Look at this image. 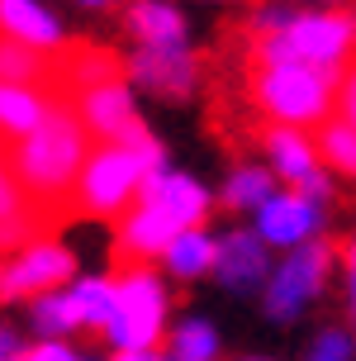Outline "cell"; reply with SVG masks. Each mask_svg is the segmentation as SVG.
<instances>
[{
    "instance_id": "obj_1",
    "label": "cell",
    "mask_w": 356,
    "mask_h": 361,
    "mask_svg": "<svg viewBox=\"0 0 356 361\" xmlns=\"http://www.w3.org/2000/svg\"><path fill=\"white\" fill-rule=\"evenodd\" d=\"M0 152H5L10 176L19 180L24 200L38 214H53L57 204H71V180H76V171L90 152V133L76 119L71 100L53 95V105L38 119V128H29L19 143L0 147Z\"/></svg>"
},
{
    "instance_id": "obj_2",
    "label": "cell",
    "mask_w": 356,
    "mask_h": 361,
    "mask_svg": "<svg viewBox=\"0 0 356 361\" xmlns=\"http://www.w3.org/2000/svg\"><path fill=\"white\" fill-rule=\"evenodd\" d=\"M152 171H166L161 143H142V147L100 143L86 152V162H81V171L71 180V204L95 219H119Z\"/></svg>"
},
{
    "instance_id": "obj_3",
    "label": "cell",
    "mask_w": 356,
    "mask_h": 361,
    "mask_svg": "<svg viewBox=\"0 0 356 361\" xmlns=\"http://www.w3.org/2000/svg\"><path fill=\"white\" fill-rule=\"evenodd\" d=\"M342 72L304 62H252V105L281 128H319L338 105Z\"/></svg>"
},
{
    "instance_id": "obj_4",
    "label": "cell",
    "mask_w": 356,
    "mask_h": 361,
    "mask_svg": "<svg viewBox=\"0 0 356 361\" xmlns=\"http://www.w3.org/2000/svg\"><path fill=\"white\" fill-rule=\"evenodd\" d=\"M352 48V15H295L281 34L257 38L252 62H304V67H323V72H342Z\"/></svg>"
},
{
    "instance_id": "obj_5",
    "label": "cell",
    "mask_w": 356,
    "mask_h": 361,
    "mask_svg": "<svg viewBox=\"0 0 356 361\" xmlns=\"http://www.w3.org/2000/svg\"><path fill=\"white\" fill-rule=\"evenodd\" d=\"M161 333H166V286L147 262L124 267V276L114 281V314L105 324V338L114 347H157Z\"/></svg>"
},
{
    "instance_id": "obj_6",
    "label": "cell",
    "mask_w": 356,
    "mask_h": 361,
    "mask_svg": "<svg viewBox=\"0 0 356 361\" xmlns=\"http://www.w3.org/2000/svg\"><path fill=\"white\" fill-rule=\"evenodd\" d=\"M328 262H333V247L309 238L300 247H290V257L262 281V300H266V314L276 324H295L304 309H309V300L323 290Z\"/></svg>"
},
{
    "instance_id": "obj_7",
    "label": "cell",
    "mask_w": 356,
    "mask_h": 361,
    "mask_svg": "<svg viewBox=\"0 0 356 361\" xmlns=\"http://www.w3.org/2000/svg\"><path fill=\"white\" fill-rule=\"evenodd\" d=\"M71 109H76V119L86 124V133L100 138V143H124V147L157 143V138L147 133V124L138 119V105H133V90H128L124 76H109L100 86L71 95Z\"/></svg>"
},
{
    "instance_id": "obj_8",
    "label": "cell",
    "mask_w": 356,
    "mask_h": 361,
    "mask_svg": "<svg viewBox=\"0 0 356 361\" xmlns=\"http://www.w3.org/2000/svg\"><path fill=\"white\" fill-rule=\"evenodd\" d=\"M76 276V257L53 243V238H29L24 247H15V257L0 267V295L5 300H34L48 290H62Z\"/></svg>"
},
{
    "instance_id": "obj_9",
    "label": "cell",
    "mask_w": 356,
    "mask_h": 361,
    "mask_svg": "<svg viewBox=\"0 0 356 361\" xmlns=\"http://www.w3.org/2000/svg\"><path fill=\"white\" fill-rule=\"evenodd\" d=\"M133 200L152 204L176 233L180 228H204V219H209V209H214L209 190H204L195 176H180V171H152V176L138 185Z\"/></svg>"
},
{
    "instance_id": "obj_10",
    "label": "cell",
    "mask_w": 356,
    "mask_h": 361,
    "mask_svg": "<svg viewBox=\"0 0 356 361\" xmlns=\"http://www.w3.org/2000/svg\"><path fill=\"white\" fill-rule=\"evenodd\" d=\"M266 152H271V171L285 176L300 195L319 200V204L333 195V185H328V176H323L319 152H314V138H309L304 128H281L276 124L266 133Z\"/></svg>"
},
{
    "instance_id": "obj_11",
    "label": "cell",
    "mask_w": 356,
    "mask_h": 361,
    "mask_svg": "<svg viewBox=\"0 0 356 361\" xmlns=\"http://www.w3.org/2000/svg\"><path fill=\"white\" fill-rule=\"evenodd\" d=\"M319 228H323V204L300 195V190H285V195H271L266 204H257V238L266 247H300Z\"/></svg>"
},
{
    "instance_id": "obj_12",
    "label": "cell",
    "mask_w": 356,
    "mask_h": 361,
    "mask_svg": "<svg viewBox=\"0 0 356 361\" xmlns=\"http://www.w3.org/2000/svg\"><path fill=\"white\" fill-rule=\"evenodd\" d=\"M128 76H133L142 90H152V95L180 100V95L195 90L200 62H195V53H190V43H185V48H138V53L128 57Z\"/></svg>"
},
{
    "instance_id": "obj_13",
    "label": "cell",
    "mask_w": 356,
    "mask_h": 361,
    "mask_svg": "<svg viewBox=\"0 0 356 361\" xmlns=\"http://www.w3.org/2000/svg\"><path fill=\"white\" fill-rule=\"evenodd\" d=\"M109 76H119V57L105 53V48H95V43H76V48L48 53V76H43V81H53L57 95L71 100V95L100 86Z\"/></svg>"
},
{
    "instance_id": "obj_14",
    "label": "cell",
    "mask_w": 356,
    "mask_h": 361,
    "mask_svg": "<svg viewBox=\"0 0 356 361\" xmlns=\"http://www.w3.org/2000/svg\"><path fill=\"white\" fill-rule=\"evenodd\" d=\"M214 276L228 290H257L271 276V252L257 233H228L214 243Z\"/></svg>"
},
{
    "instance_id": "obj_15",
    "label": "cell",
    "mask_w": 356,
    "mask_h": 361,
    "mask_svg": "<svg viewBox=\"0 0 356 361\" xmlns=\"http://www.w3.org/2000/svg\"><path fill=\"white\" fill-rule=\"evenodd\" d=\"M0 34L24 43V48H34V53L62 48V24L38 0H0Z\"/></svg>"
},
{
    "instance_id": "obj_16",
    "label": "cell",
    "mask_w": 356,
    "mask_h": 361,
    "mask_svg": "<svg viewBox=\"0 0 356 361\" xmlns=\"http://www.w3.org/2000/svg\"><path fill=\"white\" fill-rule=\"evenodd\" d=\"M128 34L138 38V48H185V15L166 0H133L128 5Z\"/></svg>"
},
{
    "instance_id": "obj_17",
    "label": "cell",
    "mask_w": 356,
    "mask_h": 361,
    "mask_svg": "<svg viewBox=\"0 0 356 361\" xmlns=\"http://www.w3.org/2000/svg\"><path fill=\"white\" fill-rule=\"evenodd\" d=\"M48 105H53V95L38 90L34 81H0V147L19 143L29 128H38Z\"/></svg>"
},
{
    "instance_id": "obj_18",
    "label": "cell",
    "mask_w": 356,
    "mask_h": 361,
    "mask_svg": "<svg viewBox=\"0 0 356 361\" xmlns=\"http://www.w3.org/2000/svg\"><path fill=\"white\" fill-rule=\"evenodd\" d=\"M157 257H161V267H166V276L195 281V276H204L214 267V238L204 228H180V233L166 238V247Z\"/></svg>"
},
{
    "instance_id": "obj_19",
    "label": "cell",
    "mask_w": 356,
    "mask_h": 361,
    "mask_svg": "<svg viewBox=\"0 0 356 361\" xmlns=\"http://www.w3.org/2000/svg\"><path fill=\"white\" fill-rule=\"evenodd\" d=\"M34 328L43 343H62L71 338L81 319H76V305H71V290H48V295H34Z\"/></svg>"
},
{
    "instance_id": "obj_20",
    "label": "cell",
    "mask_w": 356,
    "mask_h": 361,
    "mask_svg": "<svg viewBox=\"0 0 356 361\" xmlns=\"http://www.w3.org/2000/svg\"><path fill=\"white\" fill-rule=\"evenodd\" d=\"M71 305H76V319L90 333H105L109 314H114V276H86L71 286Z\"/></svg>"
},
{
    "instance_id": "obj_21",
    "label": "cell",
    "mask_w": 356,
    "mask_h": 361,
    "mask_svg": "<svg viewBox=\"0 0 356 361\" xmlns=\"http://www.w3.org/2000/svg\"><path fill=\"white\" fill-rule=\"evenodd\" d=\"M314 152H319V162H323V166H333V171H342V176H352V166H356L352 119H347V114H328V119L319 124Z\"/></svg>"
},
{
    "instance_id": "obj_22",
    "label": "cell",
    "mask_w": 356,
    "mask_h": 361,
    "mask_svg": "<svg viewBox=\"0 0 356 361\" xmlns=\"http://www.w3.org/2000/svg\"><path fill=\"white\" fill-rule=\"evenodd\" d=\"M276 195V171L271 166H233L228 185H223V204L228 209H257Z\"/></svg>"
},
{
    "instance_id": "obj_23",
    "label": "cell",
    "mask_w": 356,
    "mask_h": 361,
    "mask_svg": "<svg viewBox=\"0 0 356 361\" xmlns=\"http://www.w3.org/2000/svg\"><path fill=\"white\" fill-rule=\"evenodd\" d=\"M219 357V333L209 319H185L171 333V361H214Z\"/></svg>"
},
{
    "instance_id": "obj_24",
    "label": "cell",
    "mask_w": 356,
    "mask_h": 361,
    "mask_svg": "<svg viewBox=\"0 0 356 361\" xmlns=\"http://www.w3.org/2000/svg\"><path fill=\"white\" fill-rule=\"evenodd\" d=\"M38 76H48V53H34L0 34V81H38Z\"/></svg>"
},
{
    "instance_id": "obj_25",
    "label": "cell",
    "mask_w": 356,
    "mask_h": 361,
    "mask_svg": "<svg viewBox=\"0 0 356 361\" xmlns=\"http://www.w3.org/2000/svg\"><path fill=\"white\" fill-rule=\"evenodd\" d=\"M24 209H34V204L24 200L19 180L10 176V162H5V152H0V224H5V219H15V214H24Z\"/></svg>"
},
{
    "instance_id": "obj_26",
    "label": "cell",
    "mask_w": 356,
    "mask_h": 361,
    "mask_svg": "<svg viewBox=\"0 0 356 361\" xmlns=\"http://www.w3.org/2000/svg\"><path fill=\"white\" fill-rule=\"evenodd\" d=\"M300 15L295 5H285V0H266L262 10H257V19H252V29H257V38H266V34H281L290 19Z\"/></svg>"
},
{
    "instance_id": "obj_27",
    "label": "cell",
    "mask_w": 356,
    "mask_h": 361,
    "mask_svg": "<svg viewBox=\"0 0 356 361\" xmlns=\"http://www.w3.org/2000/svg\"><path fill=\"white\" fill-rule=\"evenodd\" d=\"M314 357L319 361H352V338L338 333V328H328L319 338V347H314Z\"/></svg>"
},
{
    "instance_id": "obj_28",
    "label": "cell",
    "mask_w": 356,
    "mask_h": 361,
    "mask_svg": "<svg viewBox=\"0 0 356 361\" xmlns=\"http://www.w3.org/2000/svg\"><path fill=\"white\" fill-rule=\"evenodd\" d=\"M29 361H86V357H76L67 343H38L34 352H24Z\"/></svg>"
},
{
    "instance_id": "obj_29",
    "label": "cell",
    "mask_w": 356,
    "mask_h": 361,
    "mask_svg": "<svg viewBox=\"0 0 356 361\" xmlns=\"http://www.w3.org/2000/svg\"><path fill=\"white\" fill-rule=\"evenodd\" d=\"M109 361H166L157 347H114V357Z\"/></svg>"
},
{
    "instance_id": "obj_30",
    "label": "cell",
    "mask_w": 356,
    "mask_h": 361,
    "mask_svg": "<svg viewBox=\"0 0 356 361\" xmlns=\"http://www.w3.org/2000/svg\"><path fill=\"white\" fill-rule=\"evenodd\" d=\"M10 352H19V343H15L10 328H0V357H10Z\"/></svg>"
},
{
    "instance_id": "obj_31",
    "label": "cell",
    "mask_w": 356,
    "mask_h": 361,
    "mask_svg": "<svg viewBox=\"0 0 356 361\" xmlns=\"http://www.w3.org/2000/svg\"><path fill=\"white\" fill-rule=\"evenodd\" d=\"M81 5H95V10H105V5H119V0H81Z\"/></svg>"
},
{
    "instance_id": "obj_32",
    "label": "cell",
    "mask_w": 356,
    "mask_h": 361,
    "mask_svg": "<svg viewBox=\"0 0 356 361\" xmlns=\"http://www.w3.org/2000/svg\"><path fill=\"white\" fill-rule=\"evenodd\" d=\"M0 361H29V357H24V352H10V357H0Z\"/></svg>"
},
{
    "instance_id": "obj_33",
    "label": "cell",
    "mask_w": 356,
    "mask_h": 361,
    "mask_svg": "<svg viewBox=\"0 0 356 361\" xmlns=\"http://www.w3.org/2000/svg\"><path fill=\"white\" fill-rule=\"evenodd\" d=\"M319 5H328V10H333V5H338V0H319Z\"/></svg>"
},
{
    "instance_id": "obj_34",
    "label": "cell",
    "mask_w": 356,
    "mask_h": 361,
    "mask_svg": "<svg viewBox=\"0 0 356 361\" xmlns=\"http://www.w3.org/2000/svg\"><path fill=\"white\" fill-rule=\"evenodd\" d=\"M309 361H319V357H309Z\"/></svg>"
},
{
    "instance_id": "obj_35",
    "label": "cell",
    "mask_w": 356,
    "mask_h": 361,
    "mask_svg": "<svg viewBox=\"0 0 356 361\" xmlns=\"http://www.w3.org/2000/svg\"><path fill=\"white\" fill-rule=\"evenodd\" d=\"M252 361H262V357H252Z\"/></svg>"
}]
</instances>
